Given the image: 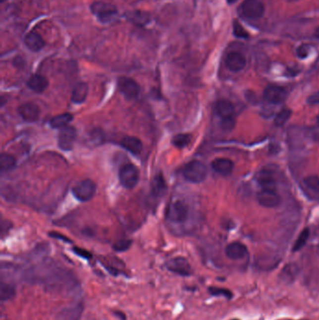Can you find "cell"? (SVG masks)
Segmentation results:
<instances>
[{
  "label": "cell",
  "instance_id": "9c48e42d",
  "mask_svg": "<svg viewBox=\"0 0 319 320\" xmlns=\"http://www.w3.org/2000/svg\"><path fill=\"white\" fill-rule=\"evenodd\" d=\"M77 131L73 126H66L60 129L58 135V146L63 151H70L76 141Z\"/></svg>",
  "mask_w": 319,
  "mask_h": 320
},
{
  "label": "cell",
  "instance_id": "d4e9b609",
  "mask_svg": "<svg viewBox=\"0 0 319 320\" xmlns=\"http://www.w3.org/2000/svg\"><path fill=\"white\" fill-rule=\"evenodd\" d=\"M259 183L262 188V190L268 191H275L276 190V183L273 179L272 175L268 171H263L259 177Z\"/></svg>",
  "mask_w": 319,
  "mask_h": 320
},
{
  "label": "cell",
  "instance_id": "bcb514c9",
  "mask_svg": "<svg viewBox=\"0 0 319 320\" xmlns=\"http://www.w3.org/2000/svg\"></svg>",
  "mask_w": 319,
  "mask_h": 320
},
{
  "label": "cell",
  "instance_id": "44dd1931",
  "mask_svg": "<svg viewBox=\"0 0 319 320\" xmlns=\"http://www.w3.org/2000/svg\"><path fill=\"white\" fill-rule=\"evenodd\" d=\"M126 18L128 21L133 23L134 25L138 26H143L150 23L151 21V15L149 12L143 11V10H134L126 13Z\"/></svg>",
  "mask_w": 319,
  "mask_h": 320
},
{
  "label": "cell",
  "instance_id": "5b68a950",
  "mask_svg": "<svg viewBox=\"0 0 319 320\" xmlns=\"http://www.w3.org/2000/svg\"><path fill=\"white\" fill-rule=\"evenodd\" d=\"M97 186L92 180L86 179L79 182L73 186L72 193L76 199L80 202H88L92 199L96 193Z\"/></svg>",
  "mask_w": 319,
  "mask_h": 320
},
{
  "label": "cell",
  "instance_id": "ee69618b",
  "mask_svg": "<svg viewBox=\"0 0 319 320\" xmlns=\"http://www.w3.org/2000/svg\"><path fill=\"white\" fill-rule=\"evenodd\" d=\"M0 1H1V2H2V3H3V2H5V1H6V0H0Z\"/></svg>",
  "mask_w": 319,
  "mask_h": 320
},
{
  "label": "cell",
  "instance_id": "8fae6325",
  "mask_svg": "<svg viewBox=\"0 0 319 320\" xmlns=\"http://www.w3.org/2000/svg\"><path fill=\"white\" fill-rule=\"evenodd\" d=\"M265 101L272 104H280L286 101L287 98V92L283 87L276 85H269L263 93Z\"/></svg>",
  "mask_w": 319,
  "mask_h": 320
},
{
  "label": "cell",
  "instance_id": "ffe728a7",
  "mask_svg": "<svg viewBox=\"0 0 319 320\" xmlns=\"http://www.w3.org/2000/svg\"><path fill=\"white\" fill-rule=\"evenodd\" d=\"M25 44L29 50L39 52L44 47L45 42L40 34L37 32H30L25 36Z\"/></svg>",
  "mask_w": 319,
  "mask_h": 320
},
{
  "label": "cell",
  "instance_id": "4316f807",
  "mask_svg": "<svg viewBox=\"0 0 319 320\" xmlns=\"http://www.w3.org/2000/svg\"><path fill=\"white\" fill-rule=\"evenodd\" d=\"M16 166V160L8 154H2L0 157V167L3 172L12 170Z\"/></svg>",
  "mask_w": 319,
  "mask_h": 320
},
{
  "label": "cell",
  "instance_id": "7bdbcfd3",
  "mask_svg": "<svg viewBox=\"0 0 319 320\" xmlns=\"http://www.w3.org/2000/svg\"><path fill=\"white\" fill-rule=\"evenodd\" d=\"M318 124H319V116H318Z\"/></svg>",
  "mask_w": 319,
  "mask_h": 320
},
{
  "label": "cell",
  "instance_id": "e575fe53",
  "mask_svg": "<svg viewBox=\"0 0 319 320\" xmlns=\"http://www.w3.org/2000/svg\"><path fill=\"white\" fill-rule=\"evenodd\" d=\"M288 269H289L286 268V269H284L281 276H282V281H284L286 283H291V282L294 281L295 276L297 275V272H296L295 268H288Z\"/></svg>",
  "mask_w": 319,
  "mask_h": 320
},
{
  "label": "cell",
  "instance_id": "f1b7e54d",
  "mask_svg": "<svg viewBox=\"0 0 319 320\" xmlns=\"http://www.w3.org/2000/svg\"><path fill=\"white\" fill-rule=\"evenodd\" d=\"M191 142V136L189 134H178L173 137L172 144L177 148H185Z\"/></svg>",
  "mask_w": 319,
  "mask_h": 320
},
{
  "label": "cell",
  "instance_id": "5bb4252c",
  "mask_svg": "<svg viewBox=\"0 0 319 320\" xmlns=\"http://www.w3.org/2000/svg\"><path fill=\"white\" fill-rule=\"evenodd\" d=\"M258 202L263 207L274 208V207H277L280 204L281 199L275 191L261 190L258 195Z\"/></svg>",
  "mask_w": 319,
  "mask_h": 320
},
{
  "label": "cell",
  "instance_id": "7402d4cb",
  "mask_svg": "<svg viewBox=\"0 0 319 320\" xmlns=\"http://www.w3.org/2000/svg\"><path fill=\"white\" fill-rule=\"evenodd\" d=\"M16 296V287L8 282V280L2 279L0 282V300L2 302H7L13 299Z\"/></svg>",
  "mask_w": 319,
  "mask_h": 320
},
{
  "label": "cell",
  "instance_id": "4dcf8cb0",
  "mask_svg": "<svg viewBox=\"0 0 319 320\" xmlns=\"http://www.w3.org/2000/svg\"><path fill=\"white\" fill-rule=\"evenodd\" d=\"M310 234V231L308 228H305L302 231V233L299 235L298 239L295 242L294 246H293V252H297L299 250H301L303 246L306 244L308 237Z\"/></svg>",
  "mask_w": 319,
  "mask_h": 320
},
{
  "label": "cell",
  "instance_id": "603a6c76",
  "mask_svg": "<svg viewBox=\"0 0 319 320\" xmlns=\"http://www.w3.org/2000/svg\"><path fill=\"white\" fill-rule=\"evenodd\" d=\"M215 110L222 119L233 117L234 114V106L229 101L227 100H221L217 101L215 105Z\"/></svg>",
  "mask_w": 319,
  "mask_h": 320
},
{
  "label": "cell",
  "instance_id": "60d3db41",
  "mask_svg": "<svg viewBox=\"0 0 319 320\" xmlns=\"http://www.w3.org/2000/svg\"><path fill=\"white\" fill-rule=\"evenodd\" d=\"M315 35H316V37H317V38L319 40V27H318V28L316 29V33H315Z\"/></svg>",
  "mask_w": 319,
  "mask_h": 320
},
{
  "label": "cell",
  "instance_id": "6da1fadb",
  "mask_svg": "<svg viewBox=\"0 0 319 320\" xmlns=\"http://www.w3.org/2000/svg\"><path fill=\"white\" fill-rule=\"evenodd\" d=\"M20 277L29 285H42L46 291L51 292L70 294L80 288L78 279L70 270L58 267L52 261L37 268L25 269Z\"/></svg>",
  "mask_w": 319,
  "mask_h": 320
},
{
  "label": "cell",
  "instance_id": "cb8c5ba5",
  "mask_svg": "<svg viewBox=\"0 0 319 320\" xmlns=\"http://www.w3.org/2000/svg\"><path fill=\"white\" fill-rule=\"evenodd\" d=\"M88 95V85L85 83H79L76 84L72 95H71V101L75 104H81L86 100Z\"/></svg>",
  "mask_w": 319,
  "mask_h": 320
},
{
  "label": "cell",
  "instance_id": "1f68e13d",
  "mask_svg": "<svg viewBox=\"0 0 319 320\" xmlns=\"http://www.w3.org/2000/svg\"><path fill=\"white\" fill-rule=\"evenodd\" d=\"M303 184L312 191L317 192V193L319 192V177L316 176V175L306 177L303 180Z\"/></svg>",
  "mask_w": 319,
  "mask_h": 320
},
{
  "label": "cell",
  "instance_id": "7a4b0ae2",
  "mask_svg": "<svg viewBox=\"0 0 319 320\" xmlns=\"http://www.w3.org/2000/svg\"><path fill=\"white\" fill-rule=\"evenodd\" d=\"M183 175L187 181L199 184L204 181L207 176V168L202 162L194 160L189 162L184 168Z\"/></svg>",
  "mask_w": 319,
  "mask_h": 320
},
{
  "label": "cell",
  "instance_id": "4fadbf2b",
  "mask_svg": "<svg viewBox=\"0 0 319 320\" xmlns=\"http://www.w3.org/2000/svg\"><path fill=\"white\" fill-rule=\"evenodd\" d=\"M246 65V59L241 53L231 52L227 54L226 66L230 71L238 72L244 69Z\"/></svg>",
  "mask_w": 319,
  "mask_h": 320
},
{
  "label": "cell",
  "instance_id": "83f0119b",
  "mask_svg": "<svg viewBox=\"0 0 319 320\" xmlns=\"http://www.w3.org/2000/svg\"><path fill=\"white\" fill-rule=\"evenodd\" d=\"M167 186L163 176L161 174H159L155 177L153 183H152V192L155 194L156 196H161L166 192Z\"/></svg>",
  "mask_w": 319,
  "mask_h": 320
},
{
  "label": "cell",
  "instance_id": "ac0fdd59",
  "mask_svg": "<svg viewBox=\"0 0 319 320\" xmlns=\"http://www.w3.org/2000/svg\"><path fill=\"white\" fill-rule=\"evenodd\" d=\"M212 168L215 172L226 176L232 172L233 168H234V164L231 160H227V159H216L213 161Z\"/></svg>",
  "mask_w": 319,
  "mask_h": 320
},
{
  "label": "cell",
  "instance_id": "3957f363",
  "mask_svg": "<svg viewBox=\"0 0 319 320\" xmlns=\"http://www.w3.org/2000/svg\"><path fill=\"white\" fill-rule=\"evenodd\" d=\"M265 11V7L261 0H244L239 7V13L246 19H259Z\"/></svg>",
  "mask_w": 319,
  "mask_h": 320
},
{
  "label": "cell",
  "instance_id": "ab89813d",
  "mask_svg": "<svg viewBox=\"0 0 319 320\" xmlns=\"http://www.w3.org/2000/svg\"><path fill=\"white\" fill-rule=\"evenodd\" d=\"M307 102H308L309 104H312V105H314V104H319V92L316 93V94H314V95L310 96V97L308 98V101H307Z\"/></svg>",
  "mask_w": 319,
  "mask_h": 320
},
{
  "label": "cell",
  "instance_id": "f35d334b",
  "mask_svg": "<svg viewBox=\"0 0 319 320\" xmlns=\"http://www.w3.org/2000/svg\"><path fill=\"white\" fill-rule=\"evenodd\" d=\"M73 251H74V253H75L77 256H79V257H81L83 259H85V260H90L92 258L91 253H89L88 251L84 250V249H81V248L75 247V248H73Z\"/></svg>",
  "mask_w": 319,
  "mask_h": 320
},
{
  "label": "cell",
  "instance_id": "b9f144b4",
  "mask_svg": "<svg viewBox=\"0 0 319 320\" xmlns=\"http://www.w3.org/2000/svg\"><path fill=\"white\" fill-rule=\"evenodd\" d=\"M235 1H237V0H227V3H229V4H232V3H234Z\"/></svg>",
  "mask_w": 319,
  "mask_h": 320
},
{
  "label": "cell",
  "instance_id": "7c38bea8",
  "mask_svg": "<svg viewBox=\"0 0 319 320\" xmlns=\"http://www.w3.org/2000/svg\"><path fill=\"white\" fill-rule=\"evenodd\" d=\"M18 113L26 122H35L40 117L41 110L38 105L28 102L19 107Z\"/></svg>",
  "mask_w": 319,
  "mask_h": 320
},
{
  "label": "cell",
  "instance_id": "9a60e30c",
  "mask_svg": "<svg viewBox=\"0 0 319 320\" xmlns=\"http://www.w3.org/2000/svg\"><path fill=\"white\" fill-rule=\"evenodd\" d=\"M83 311H84V303L79 302L74 305L69 306L60 311L57 320H79L82 317Z\"/></svg>",
  "mask_w": 319,
  "mask_h": 320
},
{
  "label": "cell",
  "instance_id": "484cf974",
  "mask_svg": "<svg viewBox=\"0 0 319 320\" xmlns=\"http://www.w3.org/2000/svg\"><path fill=\"white\" fill-rule=\"evenodd\" d=\"M73 120V115L71 113H62L55 117L52 118L50 121V126L54 129H62Z\"/></svg>",
  "mask_w": 319,
  "mask_h": 320
},
{
  "label": "cell",
  "instance_id": "ba28073f",
  "mask_svg": "<svg viewBox=\"0 0 319 320\" xmlns=\"http://www.w3.org/2000/svg\"><path fill=\"white\" fill-rule=\"evenodd\" d=\"M188 215V207L182 201L174 202L169 205L167 212V218L173 223L185 222Z\"/></svg>",
  "mask_w": 319,
  "mask_h": 320
},
{
  "label": "cell",
  "instance_id": "e0dca14e",
  "mask_svg": "<svg viewBox=\"0 0 319 320\" xmlns=\"http://www.w3.org/2000/svg\"><path fill=\"white\" fill-rule=\"evenodd\" d=\"M121 146L135 156H139L143 151V143L140 139L130 136L125 137L121 141Z\"/></svg>",
  "mask_w": 319,
  "mask_h": 320
},
{
  "label": "cell",
  "instance_id": "d6a6232c",
  "mask_svg": "<svg viewBox=\"0 0 319 320\" xmlns=\"http://www.w3.org/2000/svg\"><path fill=\"white\" fill-rule=\"evenodd\" d=\"M290 116H291L290 109H283L280 112H278L277 115L274 118V124L278 126H284Z\"/></svg>",
  "mask_w": 319,
  "mask_h": 320
},
{
  "label": "cell",
  "instance_id": "52a82bcc",
  "mask_svg": "<svg viewBox=\"0 0 319 320\" xmlns=\"http://www.w3.org/2000/svg\"><path fill=\"white\" fill-rule=\"evenodd\" d=\"M166 268L177 275L187 277L192 274V268L188 261L183 257H176L166 263Z\"/></svg>",
  "mask_w": 319,
  "mask_h": 320
},
{
  "label": "cell",
  "instance_id": "f546056e",
  "mask_svg": "<svg viewBox=\"0 0 319 320\" xmlns=\"http://www.w3.org/2000/svg\"><path fill=\"white\" fill-rule=\"evenodd\" d=\"M208 291L213 296H222L225 297L227 300H231L233 297V293L231 290L224 288V287H218V286H210L208 288Z\"/></svg>",
  "mask_w": 319,
  "mask_h": 320
},
{
  "label": "cell",
  "instance_id": "8992f818",
  "mask_svg": "<svg viewBox=\"0 0 319 320\" xmlns=\"http://www.w3.org/2000/svg\"><path fill=\"white\" fill-rule=\"evenodd\" d=\"M91 10L102 23H109L117 14V9L113 5L101 1L93 3Z\"/></svg>",
  "mask_w": 319,
  "mask_h": 320
},
{
  "label": "cell",
  "instance_id": "74e56055",
  "mask_svg": "<svg viewBox=\"0 0 319 320\" xmlns=\"http://www.w3.org/2000/svg\"><path fill=\"white\" fill-rule=\"evenodd\" d=\"M235 126V121L233 117L227 118L222 120V127L225 130H231Z\"/></svg>",
  "mask_w": 319,
  "mask_h": 320
},
{
  "label": "cell",
  "instance_id": "2e32d148",
  "mask_svg": "<svg viewBox=\"0 0 319 320\" xmlns=\"http://www.w3.org/2000/svg\"><path fill=\"white\" fill-rule=\"evenodd\" d=\"M247 248L244 244L239 242H234L228 244L226 247V255L227 258L232 261L242 260L247 255Z\"/></svg>",
  "mask_w": 319,
  "mask_h": 320
},
{
  "label": "cell",
  "instance_id": "836d02e7",
  "mask_svg": "<svg viewBox=\"0 0 319 320\" xmlns=\"http://www.w3.org/2000/svg\"><path fill=\"white\" fill-rule=\"evenodd\" d=\"M131 244L132 242L130 240H120L113 244L112 247L116 252H125L130 248Z\"/></svg>",
  "mask_w": 319,
  "mask_h": 320
},
{
  "label": "cell",
  "instance_id": "8d00e7d4",
  "mask_svg": "<svg viewBox=\"0 0 319 320\" xmlns=\"http://www.w3.org/2000/svg\"><path fill=\"white\" fill-rule=\"evenodd\" d=\"M309 52H310V46L307 44H303L297 49V55L300 58H306L309 54Z\"/></svg>",
  "mask_w": 319,
  "mask_h": 320
},
{
  "label": "cell",
  "instance_id": "d6986e66",
  "mask_svg": "<svg viewBox=\"0 0 319 320\" xmlns=\"http://www.w3.org/2000/svg\"><path fill=\"white\" fill-rule=\"evenodd\" d=\"M49 85V82L46 77L41 74L31 76L27 81V86L36 93L44 92Z\"/></svg>",
  "mask_w": 319,
  "mask_h": 320
},
{
  "label": "cell",
  "instance_id": "277c9868",
  "mask_svg": "<svg viewBox=\"0 0 319 320\" xmlns=\"http://www.w3.org/2000/svg\"><path fill=\"white\" fill-rule=\"evenodd\" d=\"M140 179V172L133 164H126L122 166L119 171V180L124 187L131 189L134 188Z\"/></svg>",
  "mask_w": 319,
  "mask_h": 320
},
{
  "label": "cell",
  "instance_id": "f6af8a7d",
  "mask_svg": "<svg viewBox=\"0 0 319 320\" xmlns=\"http://www.w3.org/2000/svg\"></svg>",
  "mask_w": 319,
  "mask_h": 320
},
{
  "label": "cell",
  "instance_id": "d590c367",
  "mask_svg": "<svg viewBox=\"0 0 319 320\" xmlns=\"http://www.w3.org/2000/svg\"><path fill=\"white\" fill-rule=\"evenodd\" d=\"M233 33L237 38L247 39L249 37V34L247 33V31L237 21H235L233 24Z\"/></svg>",
  "mask_w": 319,
  "mask_h": 320
},
{
  "label": "cell",
  "instance_id": "30bf717a",
  "mask_svg": "<svg viewBox=\"0 0 319 320\" xmlns=\"http://www.w3.org/2000/svg\"><path fill=\"white\" fill-rule=\"evenodd\" d=\"M118 87L120 92L122 93L126 99L133 100L136 99L140 94V86L135 82L133 79L122 77L118 80Z\"/></svg>",
  "mask_w": 319,
  "mask_h": 320
}]
</instances>
